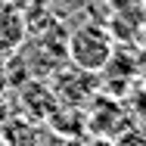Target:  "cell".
Wrapping results in <instances>:
<instances>
[{"instance_id": "obj_1", "label": "cell", "mask_w": 146, "mask_h": 146, "mask_svg": "<svg viewBox=\"0 0 146 146\" xmlns=\"http://www.w3.org/2000/svg\"><path fill=\"white\" fill-rule=\"evenodd\" d=\"M68 59L90 75L103 72L112 62V37L100 25H84L68 37Z\"/></svg>"}]
</instances>
